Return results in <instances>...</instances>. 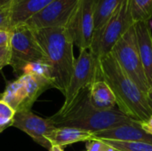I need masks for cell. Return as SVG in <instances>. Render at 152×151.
Masks as SVG:
<instances>
[{
    "instance_id": "cell-32",
    "label": "cell",
    "mask_w": 152,
    "mask_h": 151,
    "mask_svg": "<svg viewBox=\"0 0 152 151\" xmlns=\"http://www.w3.org/2000/svg\"><path fill=\"white\" fill-rule=\"evenodd\" d=\"M0 100H1V96H0Z\"/></svg>"
},
{
    "instance_id": "cell-2",
    "label": "cell",
    "mask_w": 152,
    "mask_h": 151,
    "mask_svg": "<svg viewBox=\"0 0 152 151\" xmlns=\"http://www.w3.org/2000/svg\"><path fill=\"white\" fill-rule=\"evenodd\" d=\"M51 68L53 87L63 94L72 76L76 59L73 40L65 27L32 29Z\"/></svg>"
},
{
    "instance_id": "cell-13",
    "label": "cell",
    "mask_w": 152,
    "mask_h": 151,
    "mask_svg": "<svg viewBox=\"0 0 152 151\" xmlns=\"http://www.w3.org/2000/svg\"><path fill=\"white\" fill-rule=\"evenodd\" d=\"M134 29L144 72L151 87H152V33L150 22H135Z\"/></svg>"
},
{
    "instance_id": "cell-26",
    "label": "cell",
    "mask_w": 152,
    "mask_h": 151,
    "mask_svg": "<svg viewBox=\"0 0 152 151\" xmlns=\"http://www.w3.org/2000/svg\"><path fill=\"white\" fill-rule=\"evenodd\" d=\"M12 3H13V0H0V7L11 9Z\"/></svg>"
},
{
    "instance_id": "cell-14",
    "label": "cell",
    "mask_w": 152,
    "mask_h": 151,
    "mask_svg": "<svg viewBox=\"0 0 152 151\" xmlns=\"http://www.w3.org/2000/svg\"><path fill=\"white\" fill-rule=\"evenodd\" d=\"M53 0H13L11 7L12 28L24 23L35 14L41 12Z\"/></svg>"
},
{
    "instance_id": "cell-27",
    "label": "cell",
    "mask_w": 152,
    "mask_h": 151,
    "mask_svg": "<svg viewBox=\"0 0 152 151\" xmlns=\"http://www.w3.org/2000/svg\"><path fill=\"white\" fill-rule=\"evenodd\" d=\"M49 151H64V150H63V149H62L61 147H60V146L53 145V146H52V148H51V150H50Z\"/></svg>"
},
{
    "instance_id": "cell-12",
    "label": "cell",
    "mask_w": 152,
    "mask_h": 151,
    "mask_svg": "<svg viewBox=\"0 0 152 151\" xmlns=\"http://www.w3.org/2000/svg\"><path fill=\"white\" fill-rule=\"evenodd\" d=\"M111 140L120 142H142L152 144V135L144 132L140 122L126 124L94 133L93 140Z\"/></svg>"
},
{
    "instance_id": "cell-16",
    "label": "cell",
    "mask_w": 152,
    "mask_h": 151,
    "mask_svg": "<svg viewBox=\"0 0 152 151\" xmlns=\"http://www.w3.org/2000/svg\"><path fill=\"white\" fill-rule=\"evenodd\" d=\"M94 133L73 127H56L51 137V144L64 147L79 142L93 140Z\"/></svg>"
},
{
    "instance_id": "cell-3",
    "label": "cell",
    "mask_w": 152,
    "mask_h": 151,
    "mask_svg": "<svg viewBox=\"0 0 152 151\" xmlns=\"http://www.w3.org/2000/svg\"><path fill=\"white\" fill-rule=\"evenodd\" d=\"M88 92L89 88L77 97L66 112L56 113L50 117L56 127H73L94 133L114 126L138 122L117 109L111 110L96 109L89 102Z\"/></svg>"
},
{
    "instance_id": "cell-10",
    "label": "cell",
    "mask_w": 152,
    "mask_h": 151,
    "mask_svg": "<svg viewBox=\"0 0 152 151\" xmlns=\"http://www.w3.org/2000/svg\"><path fill=\"white\" fill-rule=\"evenodd\" d=\"M80 0H53L24 23L31 29L66 27Z\"/></svg>"
},
{
    "instance_id": "cell-22",
    "label": "cell",
    "mask_w": 152,
    "mask_h": 151,
    "mask_svg": "<svg viewBox=\"0 0 152 151\" xmlns=\"http://www.w3.org/2000/svg\"><path fill=\"white\" fill-rule=\"evenodd\" d=\"M0 28L12 29L11 9L0 7Z\"/></svg>"
},
{
    "instance_id": "cell-11",
    "label": "cell",
    "mask_w": 152,
    "mask_h": 151,
    "mask_svg": "<svg viewBox=\"0 0 152 151\" xmlns=\"http://www.w3.org/2000/svg\"><path fill=\"white\" fill-rule=\"evenodd\" d=\"M12 126L26 133L34 142L47 150H51V137L56 126L50 118L40 117L31 110L15 112Z\"/></svg>"
},
{
    "instance_id": "cell-5",
    "label": "cell",
    "mask_w": 152,
    "mask_h": 151,
    "mask_svg": "<svg viewBox=\"0 0 152 151\" xmlns=\"http://www.w3.org/2000/svg\"><path fill=\"white\" fill-rule=\"evenodd\" d=\"M110 53L126 75L146 95L151 92L139 53L134 24L116 43Z\"/></svg>"
},
{
    "instance_id": "cell-1",
    "label": "cell",
    "mask_w": 152,
    "mask_h": 151,
    "mask_svg": "<svg viewBox=\"0 0 152 151\" xmlns=\"http://www.w3.org/2000/svg\"><path fill=\"white\" fill-rule=\"evenodd\" d=\"M99 68L101 78L113 92L118 109L139 122L148 120L152 116L148 95L126 75L111 53L99 59Z\"/></svg>"
},
{
    "instance_id": "cell-6",
    "label": "cell",
    "mask_w": 152,
    "mask_h": 151,
    "mask_svg": "<svg viewBox=\"0 0 152 151\" xmlns=\"http://www.w3.org/2000/svg\"><path fill=\"white\" fill-rule=\"evenodd\" d=\"M9 47L11 52L9 65L19 76L22 75L24 68L29 63L45 62L48 64L47 58L37 41L33 30L25 23L12 28Z\"/></svg>"
},
{
    "instance_id": "cell-24",
    "label": "cell",
    "mask_w": 152,
    "mask_h": 151,
    "mask_svg": "<svg viewBox=\"0 0 152 151\" xmlns=\"http://www.w3.org/2000/svg\"><path fill=\"white\" fill-rule=\"evenodd\" d=\"M11 37V29L0 28V46L8 45Z\"/></svg>"
},
{
    "instance_id": "cell-25",
    "label": "cell",
    "mask_w": 152,
    "mask_h": 151,
    "mask_svg": "<svg viewBox=\"0 0 152 151\" xmlns=\"http://www.w3.org/2000/svg\"><path fill=\"white\" fill-rule=\"evenodd\" d=\"M140 125L144 132H146L150 135H152V116L148 120L144 122H140Z\"/></svg>"
},
{
    "instance_id": "cell-15",
    "label": "cell",
    "mask_w": 152,
    "mask_h": 151,
    "mask_svg": "<svg viewBox=\"0 0 152 151\" xmlns=\"http://www.w3.org/2000/svg\"><path fill=\"white\" fill-rule=\"evenodd\" d=\"M88 99L90 104L99 110H111L117 106L113 92L102 79L95 81L90 86Z\"/></svg>"
},
{
    "instance_id": "cell-17",
    "label": "cell",
    "mask_w": 152,
    "mask_h": 151,
    "mask_svg": "<svg viewBox=\"0 0 152 151\" xmlns=\"http://www.w3.org/2000/svg\"><path fill=\"white\" fill-rule=\"evenodd\" d=\"M124 0H97L94 12V30L102 26Z\"/></svg>"
},
{
    "instance_id": "cell-4",
    "label": "cell",
    "mask_w": 152,
    "mask_h": 151,
    "mask_svg": "<svg viewBox=\"0 0 152 151\" xmlns=\"http://www.w3.org/2000/svg\"><path fill=\"white\" fill-rule=\"evenodd\" d=\"M134 24L130 0H124L111 17L94 31L89 51L97 60L110 53L116 43Z\"/></svg>"
},
{
    "instance_id": "cell-23",
    "label": "cell",
    "mask_w": 152,
    "mask_h": 151,
    "mask_svg": "<svg viewBox=\"0 0 152 151\" xmlns=\"http://www.w3.org/2000/svg\"><path fill=\"white\" fill-rule=\"evenodd\" d=\"M10 58H11V52L10 47L8 45L0 46V70L10 64Z\"/></svg>"
},
{
    "instance_id": "cell-29",
    "label": "cell",
    "mask_w": 152,
    "mask_h": 151,
    "mask_svg": "<svg viewBox=\"0 0 152 151\" xmlns=\"http://www.w3.org/2000/svg\"><path fill=\"white\" fill-rule=\"evenodd\" d=\"M150 27L152 28V21H151V23H150Z\"/></svg>"
},
{
    "instance_id": "cell-19",
    "label": "cell",
    "mask_w": 152,
    "mask_h": 151,
    "mask_svg": "<svg viewBox=\"0 0 152 151\" xmlns=\"http://www.w3.org/2000/svg\"><path fill=\"white\" fill-rule=\"evenodd\" d=\"M116 151H152V144L142 142H120L101 140Z\"/></svg>"
},
{
    "instance_id": "cell-30",
    "label": "cell",
    "mask_w": 152,
    "mask_h": 151,
    "mask_svg": "<svg viewBox=\"0 0 152 151\" xmlns=\"http://www.w3.org/2000/svg\"><path fill=\"white\" fill-rule=\"evenodd\" d=\"M3 131H4V129H2V128H0V133H1V132H3Z\"/></svg>"
},
{
    "instance_id": "cell-9",
    "label": "cell",
    "mask_w": 152,
    "mask_h": 151,
    "mask_svg": "<svg viewBox=\"0 0 152 151\" xmlns=\"http://www.w3.org/2000/svg\"><path fill=\"white\" fill-rule=\"evenodd\" d=\"M97 0H80L67 26L74 44L80 50L89 49L94 31V12Z\"/></svg>"
},
{
    "instance_id": "cell-20",
    "label": "cell",
    "mask_w": 152,
    "mask_h": 151,
    "mask_svg": "<svg viewBox=\"0 0 152 151\" xmlns=\"http://www.w3.org/2000/svg\"><path fill=\"white\" fill-rule=\"evenodd\" d=\"M15 111L4 101L0 100V128L6 129L12 125Z\"/></svg>"
},
{
    "instance_id": "cell-18",
    "label": "cell",
    "mask_w": 152,
    "mask_h": 151,
    "mask_svg": "<svg viewBox=\"0 0 152 151\" xmlns=\"http://www.w3.org/2000/svg\"><path fill=\"white\" fill-rule=\"evenodd\" d=\"M130 8L134 23L152 19V0H130Z\"/></svg>"
},
{
    "instance_id": "cell-21",
    "label": "cell",
    "mask_w": 152,
    "mask_h": 151,
    "mask_svg": "<svg viewBox=\"0 0 152 151\" xmlns=\"http://www.w3.org/2000/svg\"><path fill=\"white\" fill-rule=\"evenodd\" d=\"M86 151H116L101 140H90L86 143Z\"/></svg>"
},
{
    "instance_id": "cell-31",
    "label": "cell",
    "mask_w": 152,
    "mask_h": 151,
    "mask_svg": "<svg viewBox=\"0 0 152 151\" xmlns=\"http://www.w3.org/2000/svg\"><path fill=\"white\" fill-rule=\"evenodd\" d=\"M151 93H152V87H151Z\"/></svg>"
},
{
    "instance_id": "cell-28",
    "label": "cell",
    "mask_w": 152,
    "mask_h": 151,
    "mask_svg": "<svg viewBox=\"0 0 152 151\" xmlns=\"http://www.w3.org/2000/svg\"><path fill=\"white\" fill-rule=\"evenodd\" d=\"M148 100H149V103H150V105H151V107L152 109V93L151 92L148 94Z\"/></svg>"
},
{
    "instance_id": "cell-7",
    "label": "cell",
    "mask_w": 152,
    "mask_h": 151,
    "mask_svg": "<svg viewBox=\"0 0 152 151\" xmlns=\"http://www.w3.org/2000/svg\"><path fill=\"white\" fill-rule=\"evenodd\" d=\"M52 87H53V83L47 78L32 74H23L6 85L1 100L15 112L28 111L37 99Z\"/></svg>"
},
{
    "instance_id": "cell-8",
    "label": "cell",
    "mask_w": 152,
    "mask_h": 151,
    "mask_svg": "<svg viewBox=\"0 0 152 151\" xmlns=\"http://www.w3.org/2000/svg\"><path fill=\"white\" fill-rule=\"evenodd\" d=\"M102 79L97 60L89 49L80 50L77 59H76L74 70L70 77L69 85L64 93V102L59 114L66 112L75 102L77 97L97 80Z\"/></svg>"
}]
</instances>
